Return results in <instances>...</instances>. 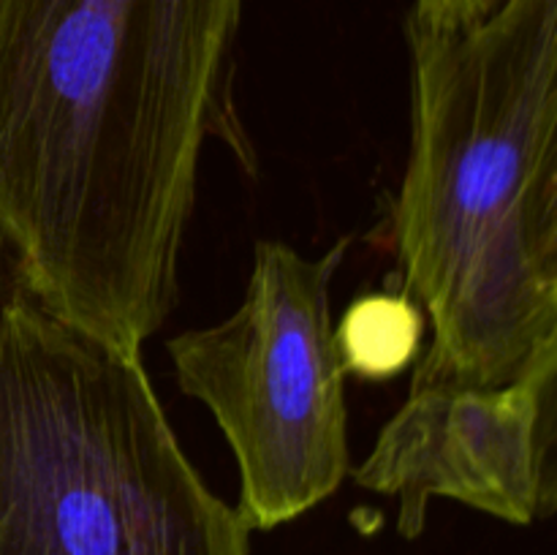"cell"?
I'll return each instance as SVG.
<instances>
[{
    "mask_svg": "<svg viewBox=\"0 0 557 555\" xmlns=\"http://www.w3.org/2000/svg\"><path fill=\"white\" fill-rule=\"evenodd\" d=\"M245 0H0V248L33 294L141 354L180 297Z\"/></svg>",
    "mask_w": 557,
    "mask_h": 555,
    "instance_id": "6da1fadb",
    "label": "cell"
},
{
    "mask_svg": "<svg viewBox=\"0 0 557 555\" xmlns=\"http://www.w3.org/2000/svg\"><path fill=\"white\" fill-rule=\"evenodd\" d=\"M411 147L392 205L433 326L411 386L509 384L557 348V0L460 30L406 22Z\"/></svg>",
    "mask_w": 557,
    "mask_h": 555,
    "instance_id": "7a4b0ae2",
    "label": "cell"
},
{
    "mask_svg": "<svg viewBox=\"0 0 557 555\" xmlns=\"http://www.w3.org/2000/svg\"><path fill=\"white\" fill-rule=\"evenodd\" d=\"M141 354L49 310L0 248V555H250Z\"/></svg>",
    "mask_w": 557,
    "mask_h": 555,
    "instance_id": "3957f363",
    "label": "cell"
},
{
    "mask_svg": "<svg viewBox=\"0 0 557 555\" xmlns=\"http://www.w3.org/2000/svg\"><path fill=\"white\" fill-rule=\"evenodd\" d=\"M348 248L343 237L310 259L259 239L239 308L166 341L180 392L210 408L232 446L250 531L299 520L351 473L348 370L330 299Z\"/></svg>",
    "mask_w": 557,
    "mask_h": 555,
    "instance_id": "277c9868",
    "label": "cell"
},
{
    "mask_svg": "<svg viewBox=\"0 0 557 555\" xmlns=\"http://www.w3.org/2000/svg\"><path fill=\"white\" fill-rule=\"evenodd\" d=\"M557 348L498 386H411L381 428L359 488L397 501V533L417 539L430 504L457 501L509 526L557 506Z\"/></svg>",
    "mask_w": 557,
    "mask_h": 555,
    "instance_id": "5b68a950",
    "label": "cell"
},
{
    "mask_svg": "<svg viewBox=\"0 0 557 555\" xmlns=\"http://www.w3.org/2000/svg\"><path fill=\"white\" fill-rule=\"evenodd\" d=\"M428 319L406 292H373L354 299L335 324L337 348L348 373L386 381L417 362Z\"/></svg>",
    "mask_w": 557,
    "mask_h": 555,
    "instance_id": "8992f818",
    "label": "cell"
},
{
    "mask_svg": "<svg viewBox=\"0 0 557 555\" xmlns=\"http://www.w3.org/2000/svg\"><path fill=\"white\" fill-rule=\"evenodd\" d=\"M504 0H411V25L430 30H460L493 14Z\"/></svg>",
    "mask_w": 557,
    "mask_h": 555,
    "instance_id": "52a82bcc",
    "label": "cell"
}]
</instances>
